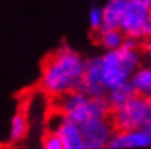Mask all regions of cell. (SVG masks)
<instances>
[{"mask_svg": "<svg viewBox=\"0 0 151 149\" xmlns=\"http://www.w3.org/2000/svg\"><path fill=\"white\" fill-rule=\"evenodd\" d=\"M84 61L81 55L63 44L49 55L41 68L40 87L50 96H63L81 88L84 72Z\"/></svg>", "mask_w": 151, "mask_h": 149, "instance_id": "obj_1", "label": "cell"}, {"mask_svg": "<svg viewBox=\"0 0 151 149\" xmlns=\"http://www.w3.org/2000/svg\"><path fill=\"white\" fill-rule=\"evenodd\" d=\"M55 107L57 111L78 126H83L90 120L107 119L110 110L105 98H88L81 90L58 96Z\"/></svg>", "mask_w": 151, "mask_h": 149, "instance_id": "obj_2", "label": "cell"}, {"mask_svg": "<svg viewBox=\"0 0 151 149\" xmlns=\"http://www.w3.org/2000/svg\"><path fill=\"white\" fill-rule=\"evenodd\" d=\"M139 52L136 49L121 47L118 50L105 52L101 56V75L105 91L128 84L133 73L139 68Z\"/></svg>", "mask_w": 151, "mask_h": 149, "instance_id": "obj_3", "label": "cell"}, {"mask_svg": "<svg viewBox=\"0 0 151 149\" xmlns=\"http://www.w3.org/2000/svg\"><path fill=\"white\" fill-rule=\"evenodd\" d=\"M150 117L151 101L140 96H133L125 105L113 111V125L118 131L142 129Z\"/></svg>", "mask_w": 151, "mask_h": 149, "instance_id": "obj_4", "label": "cell"}, {"mask_svg": "<svg viewBox=\"0 0 151 149\" xmlns=\"http://www.w3.org/2000/svg\"><path fill=\"white\" fill-rule=\"evenodd\" d=\"M151 15V8L136 2V0H128L125 11H124L119 31L125 35L127 38H140L144 37V28Z\"/></svg>", "mask_w": 151, "mask_h": 149, "instance_id": "obj_5", "label": "cell"}, {"mask_svg": "<svg viewBox=\"0 0 151 149\" xmlns=\"http://www.w3.org/2000/svg\"><path fill=\"white\" fill-rule=\"evenodd\" d=\"M84 135L86 149H105L109 148L113 135V125L107 119L90 120L79 126Z\"/></svg>", "mask_w": 151, "mask_h": 149, "instance_id": "obj_6", "label": "cell"}, {"mask_svg": "<svg viewBox=\"0 0 151 149\" xmlns=\"http://www.w3.org/2000/svg\"><path fill=\"white\" fill-rule=\"evenodd\" d=\"M79 90L88 98H104L105 88L102 85L101 75V56H93L84 61V72Z\"/></svg>", "mask_w": 151, "mask_h": 149, "instance_id": "obj_7", "label": "cell"}, {"mask_svg": "<svg viewBox=\"0 0 151 149\" xmlns=\"http://www.w3.org/2000/svg\"><path fill=\"white\" fill-rule=\"evenodd\" d=\"M109 146L113 149H148L151 148V135L142 129L118 131L111 135Z\"/></svg>", "mask_w": 151, "mask_h": 149, "instance_id": "obj_8", "label": "cell"}, {"mask_svg": "<svg viewBox=\"0 0 151 149\" xmlns=\"http://www.w3.org/2000/svg\"><path fill=\"white\" fill-rule=\"evenodd\" d=\"M54 134L58 135L64 149H86L84 135H83L81 128L75 125L73 122L67 120L66 117H63L61 123L54 131Z\"/></svg>", "mask_w": 151, "mask_h": 149, "instance_id": "obj_9", "label": "cell"}, {"mask_svg": "<svg viewBox=\"0 0 151 149\" xmlns=\"http://www.w3.org/2000/svg\"><path fill=\"white\" fill-rule=\"evenodd\" d=\"M127 2L128 0H109L107 5L102 6V15H104L102 29H119Z\"/></svg>", "mask_w": 151, "mask_h": 149, "instance_id": "obj_10", "label": "cell"}, {"mask_svg": "<svg viewBox=\"0 0 151 149\" xmlns=\"http://www.w3.org/2000/svg\"><path fill=\"white\" fill-rule=\"evenodd\" d=\"M130 84L133 87V90H134L136 96L151 101V66L139 67L133 73Z\"/></svg>", "mask_w": 151, "mask_h": 149, "instance_id": "obj_11", "label": "cell"}, {"mask_svg": "<svg viewBox=\"0 0 151 149\" xmlns=\"http://www.w3.org/2000/svg\"><path fill=\"white\" fill-rule=\"evenodd\" d=\"M29 122H28V114L24 110H19L11 119L9 125V142L11 143H19L20 140H23L28 134Z\"/></svg>", "mask_w": 151, "mask_h": 149, "instance_id": "obj_12", "label": "cell"}, {"mask_svg": "<svg viewBox=\"0 0 151 149\" xmlns=\"http://www.w3.org/2000/svg\"><path fill=\"white\" fill-rule=\"evenodd\" d=\"M133 96H136V94H134V90H133L131 84L128 82V84H124V85L118 87V88H114V90H110L105 99H107V103H109L110 108L118 110L122 105H125Z\"/></svg>", "mask_w": 151, "mask_h": 149, "instance_id": "obj_13", "label": "cell"}, {"mask_svg": "<svg viewBox=\"0 0 151 149\" xmlns=\"http://www.w3.org/2000/svg\"><path fill=\"white\" fill-rule=\"evenodd\" d=\"M98 40L104 49H107V52H111L122 47L124 41H125V35L119 29H102L98 34Z\"/></svg>", "mask_w": 151, "mask_h": 149, "instance_id": "obj_14", "label": "cell"}, {"mask_svg": "<svg viewBox=\"0 0 151 149\" xmlns=\"http://www.w3.org/2000/svg\"><path fill=\"white\" fill-rule=\"evenodd\" d=\"M88 23L90 26L99 32L102 29V23H104V15H102V8L101 6H93L88 11Z\"/></svg>", "mask_w": 151, "mask_h": 149, "instance_id": "obj_15", "label": "cell"}, {"mask_svg": "<svg viewBox=\"0 0 151 149\" xmlns=\"http://www.w3.org/2000/svg\"><path fill=\"white\" fill-rule=\"evenodd\" d=\"M41 149H64V146H63V143H61V140L58 138L57 134L46 133V135L43 137Z\"/></svg>", "mask_w": 151, "mask_h": 149, "instance_id": "obj_16", "label": "cell"}, {"mask_svg": "<svg viewBox=\"0 0 151 149\" xmlns=\"http://www.w3.org/2000/svg\"><path fill=\"white\" fill-rule=\"evenodd\" d=\"M144 37H148L151 38V15H150V19L145 24V28H144Z\"/></svg>", "mask_w": 151, "mask_h": 149, "instance_id": "obj_17", "label": "cell"}, {"mask_svg": "<svg viewBox=\"0 0 151 149\" xmlns=\"http://www.w3.org/2000/svg\"><path fill=\"white\" fill-rule=\"evenodd\" d=\"M144 52H145V55L151 58V38H147V41L144 43Z\"/></svg>", "mask_w": 151, "mask_h": 149, "instance_id": "obj_18", "label": "cell"}, {"mask_svg": "<svg viewBox=\"0 0 151 149\" xmlns=\"http://www.w3.org/2000/svg\"><path fill=\"white\" fill-rule=\"evenodd\" d=\"M136 2H140V3H144V5L151 8V0H136Z\"/></svg>", "mask_w": 151, "mask_h": 149, "instance_id": "obj_19", "label": "cell"}, {"mask_svg": "<svg viewBox=\"0 0 151 149\" xmlns=\"http://www.w3.org/2000/svg\"><path fill=\"white\" fill-rule=\"evenodd\" d=\"M105 149H113V148H110V146H109V148H105Z\"/></svg>", "mask_w": 151, "mask_h": 149, "instance_id": "obj_20", "label": "cell"}]
</instances>
